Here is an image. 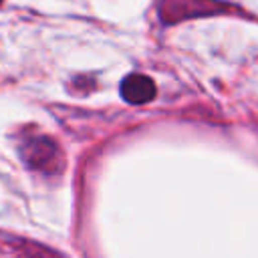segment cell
<instances>
[{
  "mask_svg": "<svg viewBox=\"0 0 258 258\" xmlns=\"http://www.w3.org/2000/svg\"><path fill=\"white\" fill-rule=\"evenodd\" d=\"M0 2H2V0H0Z\"/></svg>",
  "mask_w": 258,
  "mask_h": 258,
  "instance_id": "277c9868",
  "label": "cell"
},
{
  "mask_svg": "<svg viewBox=\"0 0 258 258\" xmlns=\"http://www.w3.org/2000/svg\"><path fill=\"white\" fill-rule=\"evenodd\" d=\"M230 8L218 0H163L161 2V18L163 22H177L191 16H208L216 12H224Z\"/></svg>",
  "mask_w": 258,
  "mask_h": 258,
  "instance_id": "7a4b0ae2",
  "label": "cell"
},
{
  "mask_svg": "<svg viewBox=\"0 0 258 258\" xmlns=\"http://www.w3.org/2000/svg\"><path fill=\"white\" fill-rule=\"evenodd\" d=\"M22 159L28 167L42 171V173H56L62 169V155L56 147V143L48 137H30L22 149Z\"/></svg>",
  "mask_w": 258,
  "mask_h": 258,
  "instance_id": "6da1fadb",
  "label": "cell"
},
{
  "mask_svg": "<svg viewBox=\"0 0 258 258\" xmlns=\"http://www.w3.org/2000/svg\"><path fill=\"white\" fill-rule=\"evenodd\" d=\"M121 97L131 105H143L149 103L155 97V83L139 73L127 75L121 81Z\"/></svg>",
  "mask_w": 258,
  "mask_h": 258,
  "instance_id": "3957f363",
  "label": "cell"
}]
</instances>
